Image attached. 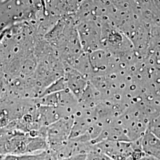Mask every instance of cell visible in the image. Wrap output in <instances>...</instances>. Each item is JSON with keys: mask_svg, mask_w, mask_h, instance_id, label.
<instances>
[{"mask_svg": "<svg viewBox=\"0 0 160 160\" xmlns=\"http://www.w3.org/2000/svg\"><path fill=\"white\" fill-rule=\"evenodd\" d=\"M147 129L160 141V114L150 120Z\"/></svg>", "mask_w": 160, "mask_h": 160, "instance_id": "6", "label": "cell"}, {"mask_svg": "<svg viewBox=\"0 0 160 160\" xmlns=\"http://www.w3.org/2000/svg\"><path fill=\"white\" fill-rule=\"evenodd\" d=\"M98 151L111 160H139L145 154L140 144V139L135 141H103L96 143Z\"/></svg>", "mask_w": 160, "mask_h": 160, "instance_id": "1", "label": "cell"}, {"mask_svg": "<svg viewBox=\"0 0 160 160\" xmlns=\"http://www.w3.org/2000/svg\"><path fill=\"white\" fill-rule=\"evenodd\" d=\"M140 144L145 154L160 160V141L148 129L140 138Z\"/></svg>", "mask_w": 160, "mask_h": 160, "instance_id": "4", "label": "cell"}, {"mask_svg": "<svg viewBox=\"0 0 160 160\" xmlns=\"http://www.w3.org/2000/svg\"><path fill=\"white\" fill-rule=\"evenodd\" d=\"M4 160H52L49 150L30 154L7 155Z\"/></svg>", "mask_w": 160, "mask_h": 160, "instance_id": "5", "label": "cell"}, {"mask_svg": "<svg viewBox=\"0 0 160 160\" xmlns=\"http://www.w3.org/2000/svg\"><path fill=\"white\" fill-rule=\"evenodd\" d=\"M140 160H159L157 158H155L154 157H152L151 156L147 155H145Z\"/></svg>", "mask_w": 160, "mask_h": 160, "instance_id": "8", "label": "cell"}, {"mask_svg": "<svg viewBox=\"0 0 160 160\" xmlns=\"http://www.w3.org/2000/svg\"><path fill=\"white\" fill-rule=\"evenodd\" d=\"M63 77L67 88L79 101L88 84L89 81L87 80L81 74L74 69H71L65 72Z\"/></svg>", "mask_w": 160, "mask_h": 160, "instance_id": "3", "label": "cell"}, {"mask_svg": "<svg viewBox=\"0 0 160 160\" xmlns=\"http://www.w3.org/2000/svg\"><path fill=\"white\" fill-rule=\"evenodd\" d=\"M84 160H111L107 155L98 151L97 149L87 153Z\"/></svg>", "mask_w": 160, "mask_h": 160, "instance_id": "7", "label": "cell"}, {"mask_svg": "<svg viewBox=\"0 0 160 160\" xmlns=\"http://www.w3.org/2000/svg\"><path fill=\"white\" fill-rule=\"evenodd\" d=\"M73 122V118H62L47 126L46 139L50 152L55 151L68 140Z\"/></svg>", "mask_w": 160, "mask_h": 160, "instance_id": "2", "label": "cell"}]
</instances>
